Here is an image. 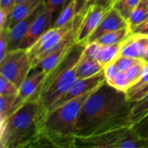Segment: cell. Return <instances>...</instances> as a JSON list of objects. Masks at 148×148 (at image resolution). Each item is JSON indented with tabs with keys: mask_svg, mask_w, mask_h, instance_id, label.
Returning a JSON list of instances; mask_svg holds the SVG:
<instances>
[{
	"mask_svg": "<svg viewBox=\"0 0 148 148\" xmlns=\"http://www.w3.org/2000/svg\"><path fill=\"white\" fill-rule=\"evenodd\" d=\"M132 108L127 93L105 81L85 101L77 121L76 136L88 137L132 127Z\"/></svg>",
	"mask_w": 148,
	"mask_h": 148,
	"instance_id": "cell-1",
	"label": "cell"
},
{
	"mask_svg": "<svg viewBox=\"0 0 148 148\" xmlns=\"http://www.w3.org/2000/svg\"><path fill=\"white\" fill-rule=\"evenodd\" d=\"M38 112V102L35 100H29L0 124V147H50L41 135L37 123Z\"/></svg>",
	"mask_w": 148,
	"mask_h": 148,
	"instance_id": "cell-2",
	"label": "cell"
},
{
	"mask_svg": "<svg viewBox=\"0 0 148 148\" xmlns=\"http://www.w3.org/2000/svg\"><path fill=\"white\" fill-rule=\"evenodd\" d=\"M83 48L84 45L76 44L65 59L47 75L35 96L30 99L36 101L39 105L38 126L52 107L77 80L76 68Z\"/></svg>",
	"mask_w": 148,
	"mask_h": 148,
	"instance_id": "cell-3",
	"label": "cell"
},
{
	"mask_svg": "<svg viewBox=\"0 0 148 148\" xmlns=\"http://www.w3.org/2000/svg\"><path fill=\"white\" fill-rule=\"evenodd\" d=\"M93 90L55 108L42 120L40 133L51 147H75L80 112Z\"/></svg>",
	"mask_w": 148,
	"mask_h": 148,
	"instance_id": "cell-4",
	"label": "cell"
},
{
	"mask_svg": "<svg viewBox=\"0 0 148 148\" xmlns=\"http://www.w3.org/2000/svg\"><path fill=\"white\" fill-rule=\"evenodd\" d=\"M75 17L74 21L67 23L66 25L58 28L51 27L43 33L39 39L27 49L32 68L36 67L42 59L53 52L62 42L65 36L75 28Z\"/></svg>",
	"mask_w": 148,
	"mask_h": 148,
	"instance_id": "cell-5",
	"label": "cell"
},
{
	"mask_svg": "<svg viewBox=\"0 0 148 148\" xmlns=\"http://www.w3.org/2000/svg\"><path fill=\"white\" fill-rule=\"evenodd\" d=\"M32 64L27 49H16L10 50L0 62V75L11 81L18 88L27 78Z\"/></svg>",
	"mask_w": 148,
	"mask_h": 148,
	"instance_id": "cell-6",
	"label": "cell"
},
{
	"mask_svg": "<svg viewBox=\"0 0 148 148\" xmlns=\"http://www.w3.org/2000/svg\"><path fill=\"white\" fill-rule=\"evenodd\" d=\"M130 127H123L88 137L76 136L75 140V147L114 148L117 142L126 135Z\"/></svg>",
	"mask_w": 148,
	"mask_h": 148,
	"instance_id": "cell-7",
	"label": "cell"
},
{
	"mask_svg": "<svg viewBox=\"0 0 148 148\" xmlns=\"http://www.w3.org/2000/svg\"><path fill=\"white\" fill-rule=\"evenodd\" d=\"M108 10L99 5H88L78 26L75 41L76 44L85 45L90 35L95 30Z\"/></svg>",
	"mask_w": 148,
	"mask_h": 148,
	"instance_id": "cell-8",
	"label": "cell"
},
{
	"mask_svg": "<svg viewBox=\"0 0 148 148\" xmlns=\"http://www.w3.org/2000/svg\"><path fill=\"white\" fill-rule=\"evenodd\" d=\"M53 18H54L53 13L49 10H47L43 4L39 14L33 21L26 35L19 43L17 49H28L29 47H31L43 33H45L48 29H49L53 26L54 23Z\"/></svg>",
	"mask_w": 148,
	"mask_h": 148,
	"instance_id": "cell-9",
	"label": "cell"
},
{
	"mask_svg": "<svg viewBox=\"0 0 148 148\" xmlns=\"http://www.w3.org/2000/svg\"><path fill=\"white\" fill-rule=\"evenodd\" d=\"M105 81H106V76H105V73H104V69L101 72H100L91 77L85 78V79H77L73 83V85L69 88V89L62 95V97L52 107V108L49 110V112L54 110L55 108L62 106V104L95 89V88L100 86Z\"/></svg>",
	"mask_w": 148,
	"mask_h": 148,
	"instance_id": "cell-10",
	"label": "cell"
},
{
	"mask_svg": "<svg viewBox=\"0 0 148 148\" xmlns=\"http://www.w3.org/2000/svg\"><path fill=\"white\" fill-rule=\"evenodd\" d=\"M127 27L129 28L127 20L124 18L116 9L112 7L106 12L105 16L101 19V23H99L95 30L90 35V36L87 40L85 45L95 42L99 37L107 33Z\"/></svg>",
	"mask_w": 148,
	"mask_h": 148,
	"instance_id": "cell-11",
	"label": "cell"
},
{
	"mask_svg": "<svg viewBox=\"0 0 148 148\" xmlns=\"http://www.w3.org/2000/svg\"><path fill=\"white\" fill-rule=\"evenodd\" d=\"M122 42L114 45H101L96 42H93L84 46L82 54L89 58L98 61L103 67H105L114 62L120 56Z\"/></svg>",
	"mask_w": 148,
	"mask_h": 148,
	"instance_id": "cell-12",
	"label": "cell"
},
{
	"mask_svg": "<svg viewBox=\"0 0 148 148\" xmlns=\"http://www.w3.org/2000/svg\"><path fill=\"white\" fill-rule=\"evenodd\" d=\"M43 3L30 16L28 17L16 22L15 24H13L10 28L7 29V37H8V42H9V51L13 50L18 48L19 43L26 35L29 28L30 27L33 21L36 19L37 15L39 14L41 9L42 8Z\"/></svg>",
	"mask_w": 148,
	"mask_h": 148,
	"instance_id": "cell-13",
	"label": "cell"
},
{
	"mask_svg": "<svg viewBox=\"0 0 148 148\" xmlns=\"http://www.w3.org/2000/svg\"><path fill=\"white\" fill-rule=\"evenodd\" d=\"M47 75V73L33 68L28 75L27 78L20 86L18 97L23 101H27L32 99L45 80Z\"/></svg>",
	"mask_w": 148,
	"mask_h": 148,
	"instance_id": "cell-14",
	"label": "cell"
},
{
	"mask_svg": "<svg viewBox=\"0 0 148 148\" xmlns=\"http://www.w3.org/2000/svg\"><path fill=\"white\" fill-rule=\"evenodd\" d=\"M42 3L43 0H28L24 3H16L9 15L5 29L10 28L16 22L21 21L33 14Z\"/></svg>",
	"mask_w": 148,
	"mask_h": 148,
	"instance_id": "cell-15",
	"label": "cell"
},
{
	"mask_svg": "<svg viewBox=\"0 0 148 148\" xmlns=\"http://www.w3.org/2000/svg\"><path fill=\"white\" fill-rule=\"evenodd\" d=\"M104 69V67L96 60L89 58L82 55L76 68V77L77 79H85L91 77Z\"/></svg>",
	"mask_w": 148,
	"mask_h": 148,
	"instance_id": "cell-16",
	"label": "cell"
},
{
	"mask_svg": "<svg viewBox=\"0 0 148 148\" xmlns=\"http://www.w3.org/2000/svg\"><path fill=\"white\" fill-rule=\"evenodd\" d=\"M25 102L18 97V95H0V124L3 123Z\"/></svg>",
	"mask_w": 148,
	"mask_h": 148,
	"instance_id": "cell-17",
	"label": "cell"
},
{
	"mask_svg": "<svg viewBox=\"0 0 148 148\" xmlns=\"http://www.w3.org/2000/svg\"><path fill=\"white\" fill-rule=\"evenodd\" d=\"M114 148H148V140L140 137L132 128L121 138Z\"/></svg>",
	"mask_w": 148,
	"mask_h": 148,
	"instance_id": "cell-18",
	"label": "cell"
},
{
	"mask_svg": "<svg viewBox=\"0 0 148 148\" xmlns=\"http://www.w3.org/2000/svg\"><path fill=\"white\" fill-rule=\"evenodd\" d=\"M131 35L130 28H123L118 30H114L109 33H107L101 37H99L96 42L101 45H114L124 42Z\"/></svg>",
	"mask_w": 148,
	"mask_h": 148,
	"instance_id": "cell-19",
	"label": "cell"
},
{
	"mask_svg": "<svg viewBox=\"0 0 148 148\" xmlns=\"http://www.w3.org/2000/svg\"><path fill=\"white\" fill-rule=\"evenodd\" d=\"M77 14L76 10V0H69L64 8L62 10L61 13L55 20L52 27H62L67 23L75 20V17Z\"/></svg>",
	"mask_w": 148,
	"mask_h": 148,
	"instance_id": "cell-20",
	"label": "cell"
},
{
	"mask_svg": "<svg viewBox=\"0 0 148 148\" xmlns=\"http://www.w3.org/2000/svg\"><path fill=\"white\" fill-rule=\"evenodd\" d=\"M148 18V0H140L128 18L130 29L136 27Z\"/></svg>",
	"mask_w": 148,
	"mask_h": 148,
	"instance_id": "cell-21",
	"label": "cell"
},
{
	"mask_svg": "<svg viewBox=\"0 0 148 148\" xmlns=\"http://www.w3.org/2000/svg\"><path fill=\"white\" fill-rule=\"evenodd\" d=\"M120 56L140 60L139 45L135 35L131 34L123 42L121 48Z\"/></svg>",
	"mask_w": 148,
	"mask_h": 148,
	"instance_id": "cell-22",
	"label": "cell"
},
{
	"mask_svg": "<svg viewBox=\"0 0 148 148\" xmlns=\"http://www.w3.org/2000/svg\"><path fill=\"white\" fill-rule=\"evenodd\" d=\"M148 114V94L137 102L133 103L131 113V121L133 124L141 120ZM133 126V125H132Z\"/></svg>",
	"mask_w": 148,
	"mask_h": 148,
	"instance_id": "cell-23",
	"label": "cell"
},
{
	"mask_svg": "<svg viewBox=\"0 0 148 148\" xmlns=\"http://www.w3.org/2000/svg\"><path fill=\"white\" fill-rule=\"evenodd\" d=\"M140 0H113V7L128 22V18Z\"/></svg>",
	"mask_w": 148,
	"mask_h": 148,
	"instance_id": "cell-24",
	"label": "cell"
},
{
	"mask_svg": "<svg viewBox=\"0 0 148 148\" xmlns=\"http://www.w3.org/2000/svg\"><path fill=\"white\" fill-rule=\"evenodd\" d=\"M145 66H146V62L144 61H140V62H136L135 64H134L132 67H130L127 71L124 72L131 84V87L140 80V78L141 77V75L143 74Z\"/></svg>",
	"mask_w": 148,
	"mask_h": 148,
	"instance_id": "cell-25",
	"label": "cell"
},
{
	"mask_svg": "<svg viewBox=\"0 0 148 148\" xmlns=\"http://www.w3.org/2000/svg\"><path fill=\"white\" fill-rule=\"evenodd\" d=\"M19 88L9 79L0 75V95H17Z\"/></svg>",
	"mask_w": 148,
	"mask_h": 148,
	"instance_id": "cell-26",
	"label": "cell"
},
{
	"mask_svg": "<svg viewBox=\"0 0 148 148\" xmlns=\"http://www.w3.org/2000/svg\"><path fill=\"white\" fill-rule=\"evenodd\" d=\"M69 0H43V4L47 10L51 11L53 15L56 16H59L62 10L67 4Z\"/></svg>",
	"mask_w": 148,
	"mask_h": 148,
	"instance_id": "cell-27",
	"label": "cell"
},
{
	"mask_svg": "<svg viewBox=\"0 0 148 148\" xmlns=\"http://www.w3.org/2000/svg\"><path fill=\"white\" fill-rule=\"evenodd\" d=\"M109 84L111 86L114 87L115 88L124 91V92H127L128 90V88L131 87V84L124 72H119L116 75V76L114 78L113 82Z\"/></svg>",
	"mask_w": 148,
	"mask_h": 148,
	"instance_id": "cell-28",
	"label": "cell"
},
{
	"mask_svg": "<svg viewBox=\"0 0 148 148\" xmlns=\"http://www.w3.org/2000/svg\"><path fill=\"white\" fill-rule=\"evenodd\" d=\"M132 128L140 137L148 140V114L141 120L133 124Z\"/></svg>",
	"mask_w": 148,
	"mask_h": 148,
	"instance_id": "cell-29",
	"label": "cell"
},
{
	"mask_svg": "<svg viewBox=\"0 0 148 148\" xmlns=\"http://www.w3.org/2000/svg\"><path fill=\"white\" fill-rule=\"evenodd\" d=\"M140 61H141V60L127 57V56H119L114 62L115 65L117 66L120 72H125L130 67H132L134 64H135L136 62H138Z\"/></svg>",
	"mask_w": 148,
	"mask_h": 148,
	"instance_id": "cell-30",
	"label": "cell"
},
{
	"mask_svg": "<svg viewBox=\"0 0 148 148\" xmlns=\"http://www.w3.org/2000/svg\"><path fill=\"white\" fill-rule=\"evenodd\" d=\"M134 35V34H133ZM136 40L139 45V49H140V60L144 61L146 53L148 49V36L145 35H135Z\"/></svg>",
	"mask_w": 148,
	"mask_h": 148,
	"instance_id": "cell-31",
	"label": "cell"
},
{
	"mask_svg": "<svg viewBox=\"0 0 148 148\" xmlns=\"http://www.w3.org/2000/svg\"><path fill=\"white\" fill-rule=\"evenodd\" d=\"M9 52V42L6 29L0 31V62Z\"/></svg>",
	"mask_w": 148,
	"mask_h": 148,
	"instance_id": "cell-32",
	"label": "cell"
},
{
	"mask_svg": "<svg viewBox=\"0 0 148 148\" xmlns=\"http://www.w3.org/2000/svg\"><path fill=\"white\" fill-rule=\"evenodd\" d=\"M120 71H119L117 66L115 65L114 62H112L111 63H109L104 67V73H105V76H106V81L108 83H111L113 82L114 78L116 76V75Z\"/></svg>",
	"mask_w": 148,
	"mask_h": 148,
	"instance_id": "cell-33",
	"label": "cell"
},
{
	"mask_svg": "<svg viewBox=\"0 0 148 148\" xmlns=\"http://www.w3.org/2000/svg\"><path fill=\"white\" fill-rule=\"evenodd\" d=\"M131 34L148 36V18L131 29Z\"/></svg>",
	"mask_w": 148,
	"mask_h": 148,
	"instance_id": "cell-34",
	"label": "cell"
},
{
	"mask_svg": "<svg viewBox=\"0 0 148 148\" xmlns=\"http://www.w3.org/2000/svg\"><path fill=\"white\" fill-rule=\"evenodd\" d=\"M147 94H148V84L146 85L145 87H143L142 88H140V90H138L137 92H135L131 96H129L128 100L132 103H134V102H137L138 101H140V99H142Z\"/></svg>",
	"mask_w": 148,
	"mask_h": 148,
	"instance_id": "cell-35",
	"label": "cell"
},
{
	"mask_svg": "<svg viewBox=\"0 0 148 148\" xmlns=\"http://www.w3.org/2000/svg\"><path fill=\"white\" fill-rule=\"evenodd\" d=\"M88 5H99L109 10L113 7V0H88Z\"/></svg>",
	"mask_w": 148,
	"mask_h": 148,
	"instance_id": "cell-36",
	"label": "cell"
},
{
	"mask_svg": "<svg viewBox=\"0 0 148 148\" xmlns=\"http://www.w3.org/2000/svg\"><path fill=\"white\" fill-rule=\"evenodd\" d=\"M16 4V0H0V10L10 13Z\"/></svg>",
	"mask_w": 148,
	"mask_h": 148,
	"instance_id": "cell-37",
	"label": "cell"
},
{
	"mask_svg": "<svg viewBox=\"0 0 148 148\" xmlns=\"http://www.w3.org/2000/svg\"><path fill=\"white\" fill-rule=\"evenodd\" d=\"M9 15H10L9 12L0 10V31H3L6 29Z\"/></svg>",
	"mask_w": 148,
	"mask_h": 148,
	"instance_id": "cell-38",
	"label": "cell"
},
{
	"mask_svg": "<svg viewBox=\"0 0 148 148\" xmlns=\"http://www.w3.org/2000/svg\"><path fill=\"white\" fill-rule=\"evenodd\" d=\"M28 0H16V3H24Z\"/></svg>",
	"mask_w": 148,
	"mask_h": 148,
	"instance_id": "cell-39",
	"label": "cell"
}]
</instances>
